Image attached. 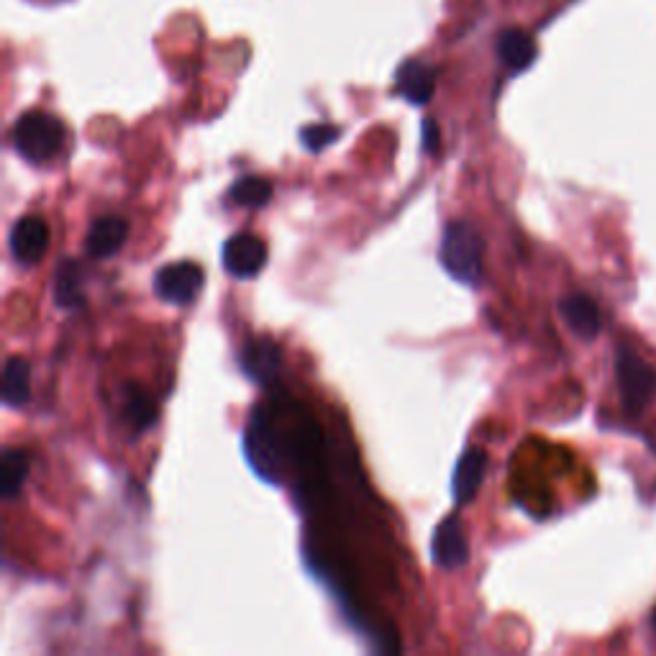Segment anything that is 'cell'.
Wrapping results in <instances>:
<instances>
[{
  "instance_id": "cell-14",
  "label": "cell",
  "mask_w": 656,
  "mask_h": 656,
  "mask_svg": "<svg viewBox=\"0 0 656 656\" xmlns=\"http://www.w3.org/2000/svg\"><path fill=\"white\" fill-rule=\"evenodd\" d=\"M123 416H127V420L136 434L150 431L160 418L157 401H154L144 387L129 385L127 393H123Z\"/></svg>"
},
{
  "instance_id": "cell-3",
  "label": "cell",
  "mask_w": 656,
  "mask_h": 656,
  "mask_svg": "<svg viewBox=\"0 0 656 656\" xmlns=\"http://www.w3.org/2000/svg\"><path fill=\"white\" fill-rule=\"evenodd\" d=\"M615 382H619L621 401L631 416H638L654 401L656 370L631 347H619L615 351Z\"/></svg>"
},
{
  "instance_id": "cell-19",
  "label": "cell",
  "mask_w": 656,
  "mask_h": 656,
  "mask_svg": "<svg viewBox=\"0 0 656 656\" xmlns=\"http://www.w3.org/2000/svg\"><path fill=\"white\" fill-rule=\"evenodd\" d=\"M339 136H341V131L336 127H328V123H314V127L300 131L303 146H306V150L314 152V154L324 152L326 146H331Z\"/></svg>"
},
{
  "instance_id": "cell-9",
  "label": "cell",
  "mask_w": 656,
  "mask_h": 656,
  "mask_svg": "<svg viewBox=\"0 0 656 656\" xmlns=\"http://www.w3.org/2000/svg\"><path fill=\"white\" fill-rule=\"evenodd\" d=\"M129 237V221L127 218L108 214L100 216L92 221L88 229V237H85V249H88L90 256L96 260H108V256L119 254L121 247L127 244Z\"/></svg>"
},
{
  "instance_id": "cell-18",
  "label": "cell",
  "mask_w": 656,
  "mask_h": 656,
  "mask_svg": "<svg viewBox=\"0 0 656 656\" xmlns=\"http://www.w3.org/2000/svg\"><path fill=\"white\" fill-rule=\"evenodd\" d=\"M229 198L237 206L244 208H262L272 198V183L262 175H244L231 185Z\"/></svg>"
},
{
  "instance_id": "cell-11",
  "label": "cell",
  "mask_w": 656,
  "mask_h": 656,
  "mask_svg": "<svg viewBox=\"0 0 656 656\" xmlns=\"http://www.w3.org/2000/svg\"><path fill=\"white\" fill-rule=\"evenodd\" d=\"M485 470H488L485 451L478 447L464 449V455L459 457L457 462L455 480H451V495H455L457 507L472 503L482 485V480H485Z\"/></svg>"
},
{
  "instance_id": "cell-2",
  "label": "cell",
  "mask_w": 656,
  "mask_h": 656,
  "mask_svg": "<svg viewBox=\"0 0 656 656\" xmlns=\"http://www.w3.org/2000/svg\"><path fill=\"white\" fill-rule=\"evenodd\" d=\"M65 123L46 111H26L13 127V146L31 164H46L62 152Z\"/></svg>"
},
{
  "instance_id": "cell-1",
  "label": "cell",
  "mask_w": 656,
  "mask_h": 656,
  "mask_svg": "<svg viewBox=\"0 0 656 656\" xmlns=\"http://www.w3.org/2000/svg\"><path fill=\"white\" fill-rule=\"evenodd\" d=\"M482 254H485V244L472 223L455 221L444 229L439 262L457 283L467 287L482 285Z\"/></svg>"
},
{
  "instance_id": "cell-21",
  "label": "cell",
  "mask_w": 656,
  "mask_h": 656,
  "mask_svg": "<svg viewBox=\"0 0 656 656\" xmlns=\"http://www.w3.org/2000/svg\"><path fill=\"white\" fill-rule=\"evenodd\" d=\"M654 628H656V611H654Z\"/></svg>"
},
{
  "instance_id": "cell-13",
  "label": "cell",
  "mask_w": 656,
  "mask_h": 656,
  "mask_svg": "<svg viewBox=\"0 0 656 656\" xmlns=\"http://www.w3.org/2000/svg\"><path fill=\"white\" fill-rule=\"evenodd\" d=\"M54 303L62 310H83L85 306L83 277L75 260L59 262L57 275H54Z\"/></svg>"
},
{
  "instance_id": "cell-15",
  "label": "cell",
  "mask_w": 656,
  "mask_h": 656,
  "mask_svg": "<svg viewBox=\"0 0 656 656\" xmlns=\"http://www.w3.org/2000/svg\"><path fill=\"white\" fill-rule=\"evenodd\" d=\"M498 54L507 67L518 73V69H526L536 59V42L526 31L507 29L498 36Z\"/></svg>"
},
{
  "instance_id": "cell-4",
  "label": "cell",
  "mask_w": 656,
  "mask_h": 656,
  "mask_svg": "<svg viewBox=\"0 0 656 656\" xmlns=\"http://www.w3.org/2000/svg\"><path fill=\"white\" fill-rule=\"evenodd\" d=\"M206 275L195 262H172L154 275V293L170 306H190L198 298Z\"/></svg>"
},
{
  "instance_id": "cell-17",
  "label": "cell",
  "mask_w": 656,
  "mask_h": 656,
  "mask_svg": "<svg viewBox=\"0 0 656 656\" xmlns=\"http://www.w3.org/2000/svg\"><path fill=\"white\" fill-rule=\"evenodd\" d=\"M29 455L23 449H6L3 459H0V492L3 498H15L23 488V482L29 478Z\"/></svg>"
},
{
  "instance_id": "cell-12",
  "label": "cell",
  "mask_w": 656,
  "mask_h": 656,
  "mask_svg": "<svg viewBox=\"0 0 656 656\" xmlns=\"http://www.w3.org/2000/svg\"><path fill=\"white\" fill-rule=\"evenodd\" d=\"M559 314H561V318H565V324L569 326V331H572L575 336H580V339H584V341L595 339V336L600 334V328H603V318H600V310L590 295L572 293V295H567V298H561Z\"/></svg>"
},
{
  "instance_id": "cell-7",
  "label": "cell",
  "mask_w": 656,
  "mask_h": 656,
  "mask_svg": "<svg viewBox=\"0 0 656 656\" xmlns=\"http://www.w3.org/2000/svg\"><path fill=\"white\" fill-rule=\"evenodd\" d=\"M8 247L21 267H34L36 262H42L46 247H50V226L39 216H23L13 223Z\"/></svg>"
},
{
  "instance_id": "cell-5",
  "label": "cell",
  "mask_w": 656,
  "mask_h": 656,
  "mask_svg": "<svg viewBox=\"0 0 656 656\" xmlns=\"http://www.w3.org/2000/svg\"><path fill=\"white\" fill-rule=\"evenodd\" d=\"M223 270L237 280H249L260 275L264 262H267V244L254 233H233V237L223 244L221 252Z\"/></svg>"
},
{
  "instance_id": "cell-20",
  "label": "cell",
  "mask_w": 656,
  "mask_h": 656,
  "mask_svg": "<svg viewBox=\"0 0 656 656\" xmlns=\"http://www.w3.org/2000/svg\"><path fill=\"white\" fill-rule=\"evenodd\" d=\"M436 150H439V127H436V121L426 119L424 121V152L436 154Z\"/></svg>"
},
{
  "instance_id": "cell-6",
  "label": "cell",
  "mask_w": 656,
  "mask_h": 656,
  "mask_svg": "<svg viewBox=\"0 0 656 656\" xmlns=\"http://www.w3.org/2000/svg\"><path fill=\"white\" fill-rule=\"evenodd\" d=\"M239 367L249 380L270 385L277 380L280 367H283V349L270 336H256L249 339L239 351Z\"/></svg>"
},
{
  "instance_id": "cell-16",
  "label": "cell",
  "mask_w": 656,
  "mask_h": 656,
  "mask_svg": "<svg viewBox=\"0 0 656 656\" xmlns=\"http://www.w3.org/2000/svg\"><path fill=\"white\" fill-rule=\"evenodd\" d=\"M31 401V364L23 357H11L3 370V403L23 408Z\"/></svg>"
},
{
  "instance_id": "cell-8",
  "label": "cell",
  "mask_w": 656,
  "mask_h": 656,
  "mask_svg": "<svg viewBox=\"0 0 656 656\" xmlns=\"http://www.w3.org/2000/svg\"><path fill=\"white\" fill-rule=\"evenodd\" d=\"M431 557L441 569H459L470 559V544H467L464 526L457 513L447 515L436 528L431 542Z\"/></svg>"
},
{
  "instance_id": "cell-10",
  "label": "cell",
  "mask_w": 656,
  "mask_h": 656,
  "mask_svg": "<svg viewBox=\"0 0 656 656\" xmlns=\"http://www.w3.org/2000/svg\"><path fill=\"white\" fill-rule=\"evenodd\" d=\"M436 88V73L426 62L408 59L397 67L395 73V90L403 100L411 106H426L434 96Z\"/></svg>"
}]
</instances>
